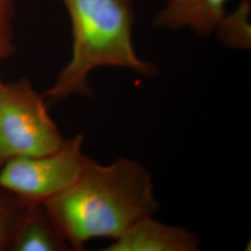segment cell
Instances as JSON below:
<instances>
[{"label": "cell", "instance_id": "obj_8", "mask_svg": "<svg viewBox=\"0 0 251 251\" xmlns=\"http://www.w3.org/2000/svg\"><path fill=\"white\" fill-rule=\"evenodd\" d=\"M251 2L241 0L232 11H226L214 34L225 47L250 50L251 47Z\"/></svg>", "mask_w": 251, "mask_h": 251}, {"label": "cell", "instance_id": "obj_7", "mask_svg": "<svg viewBox=\"0 0 251 251\" xmlns=\"http://www.w3.org/2000/svg\"><path fill=\"white\" fill-rule=\"evenodd\" d=\"M9 251H72L42 205H25L10 237Z\"/></svg>", "mask_w": 251, "mask_h": 251}, {"label": "cell", "instance_id": "obj_12", "mask_svg": "<svg viewBox=\"0 0 251 251\" xmlns=\"http://www.w3.org/2000/svg\"><path fill=\"white\" fill-rule=\"evenodd\" d=\"M159 1H162V2H165V1H166V0H159Z\"/></svg>", "mask_w": 251, "mask_h": 251}, {"label": "cell", "instance_id": "obj_11", "mask_svg": "<svg viewBox=\"0 0 251 251\" xmlns=\"http://www.w3.org/2000/svg\"><path fill=\"white\" fill-rule=\"evenodd\" d=\"M1 84H2V81L0 79V87H1Z\"/></svg>", "mask_w": 251, "mask_h": 251}, {"label": "cell", "instance_id": "obj_5", "mask_svg": "<svg viewBox=\"0 0 251 251\" xmlns=\"http://www.w3.org/2000/svg\"><path fill=\"white\" fill-rule=\"evenodd\" d=\"M199 239L180 226L165 225L145 217L113 240L106 251H196Z\"/></svg>", "mask_w": 251, "mask_h": 251}, {"label": "cell", "instance_id": "obj_10", "mask_svg": "<svg viewBox=\"0 0 251 251\" xmlns=\"http://www.w3.org/2000/svg\"><path fill=\"white\" fill-rule=\"evenodd\" d=\"M16 0H0V61L15 53L11 20Z\"/></svg>", "mask_w": 251, "mask_h": 251}, {"label": "cell", "instance_id": "obj_1", "mask_svg": "<svg viewBox=\"0 0 251 251\" xmlns=\"http://www.w3.org/2000/svg\"><path fill=\"white\" fill-rule=\"evenodd\" d=\"M41 205L72 251L94 238L115 240L158 210L151 175L141 163L118 158L105 166L89 156L72 183Z\"/></svg>", "mask_w": 251, "mask_h": 251}, {"label": "cell", "instance_id": "obj_4", "mask_svg": "<svg viewBox=\"0 0 251 251\" xmlns=\"http://www.w3.org/2000/svg\"><path fill=\"white\" fill-rule=\"evenodd\" d=\"M83 136L65 140L55 152L16 157L0 168V188L26 205H41L69 186L86 159Z\"/></svg>", "mask_w": 251, "mask_h": 251}, {"label": "cell", "instance_id": "obj_6", "mask_svg": "<svg viewBox=\"0 0 251 251\" xmlns=\"http://www.w3.org/2000/svg\"><path fill=\"white\" fill-rule=\"evenodd\" d=\"M229 0H166L153 25L178 30L187 28L201 36L214 34Z\"/></svg>", "mask_w": 251, "mask_h": 251}, {"label": "cell", "instance_id": "obj_3", "mask_svg": "<svg viewBox=\"0 0 251 251\" xmlns=\"http://www.w3.org/2000/svg\"><path fill=\"white\" fill-rule=\"evenodd\" d=\"M43 94L26 79L0 87V168L10 159L58 150L65 142Z\"/></svg>", "mask_w": 251, "mask_h": 251}, {"label": "cell", "instance_id": "obj_9", "mask_svg": "<svg viewBox=\"0 0 251 251\" xmlns=\"http://www.w3.org/2000/svg\"><path fill=\"white\" fill-rule=\"evenodd\" d=\"M25 205L8 191L0 188V251H8L13 229Z\"/></svg>", "mask_w": 251, "mask_h": 251}, {"label": "cell", "instance_id": "obj_2", "mask_svg": "<svg viewBox=\"0 0 251 251\" xmlns=\"http://www.w3.org/2000/svg\"><path fill=\"white\" fill-rule=\"evenodd\" d=\"M72 26V56L44 92L50 103L72 95H90V73L117 67L145 77L158 70L135 50L132 32L135 11L131 0H62Z\"/></svg>", "mask_w": 251, "mask_h": 251}]
</instances>
